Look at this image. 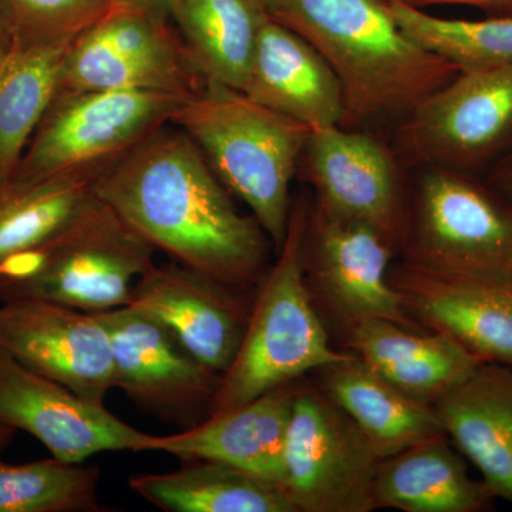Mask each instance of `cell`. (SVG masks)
Here are the masks:
<instances>
[{
    "label": "cell",
    "instance_id": "cell-1",
    "mask_svg": "<svg viewBox=\"0 0 512 512\" xmlns=\"http://www.w3.org/2000/svg\"><path fill=\"white\" fill-rule=\"evenodd\" d=\"M93 190L180 264L238 289L259 285L268 271L264 228L235 208L200 147L174 124L107 168Z\"/></svg>",
    "mask_w": 512,
    "mask_h": 512
},
{
    "label": "cell",
    "instance_id": "cell-2",
    "mask_svg": "<svg viewBox=\"0 0 512 512\" xmlns=\"http://www.w3.org/2000/svg\"><path fill=\"white\" fill-rule=\"evenodd\" d=\"M269 16L323 56L345 93L348 121L409 113L460 69L396 22L389 0H262Z\"/></svg>",
    "mask_w": 512,
    "mask_h": 512
},
{
    "label": "cell",
    "instance_id": "cell-3",
    "mask_svg": "<svg viewBox=\"0 0 512 512\" xmlns=\"http://www.w3.org/2000/svg\"><path fill=\"white\" fill-rule=\"evenodd\" d=\"M170 123L200 147L279 251L291 218L292 180L311 130L239 90L207 82L180 104Z\"/></svg>",
    "mask_w": 512,
    "mask_h": 512
},
{
    "label": "cell",
    "instance_id": "cell-4",
    "mask_svg": "<svg viewBox=\"0 0 512 512\" xmlns=\"http://www.w3.org/2000/svg\"><path fill=\"white\" fill-rule=\"evenodd\" d=\"M308 212L309 204L292 205L284 244L259 282L244 339L222 373L210 416L353 355L333 348L306 284L303 239Z\"/></svg>",
    "mask_w": 512,
    "mask_h": 512
},
{
    "label": "cell",
    "instance_id": "cell-5",
    "mask_svg": "<svg viewBox=\"0 0 512 512\" xmlns=\"http://www.w3.org/2000/svg\"><path fill=\"white\" fill-rule=\"evenodd\" d=\"M157 249L97 197L45 244L0 264V302L37 299L89 313L130 305Z\"/></svg>",
    "mask_w": 512,
    "mask_h": 512
},
{
    "label": "cell",
    "instance_id": "cell-6",
    "mask_svg": "<svg viewBox=\"0 0 512 512\" xmlns=\"http://www.w3.org/2000/svg\"><path fill=\"white\" fill-rule=\"evenodd\" d=\"M399 245L427 271L512 284V197L476 173L426 165Z\"/></svg>",
    "mask_w": 512,
    "mask_h": 512
},
{
    "label": "cell",
    "instance_id": "cell-7",
    "mask_svg": "<svg viewBox=\"0 0 512 512\" xmlns=\"http://www.w3.org/2000/svg\"><path fill=\"white\" fill-rule=\"evenodd\" d=\"M185 96L144 90L56 94L10 183L90 177L116 164L170 123Z\"/></svg>",
    "mask_w": 512,
    "mask_h": 512
},
{
    "label": "cell",
    "instance_id": "cell-8",
    "mask_svg": "<svg viewBox=\"0 0 512 512\" xmlns=\"http://www.w3.org/2000/svg\"><path fill=\"white\" fill-rule=\"evenodd\" d=\"M204 84L168 13L137 2L114 9L70 43L59 93L144 90L190 97Z\"/></svg>",
    "mask_w": 512,
    "mask_h": 512
},
{
    "label": "cell",
    "instance_id": "cell-9",
    "mask_svg": "<svg viewBox=\"0 0 512 512\" xmlns=\"http://www.w3.org/2000/svg\"><path fill=\"white\" fill-rule=\"evenodd\" d=\"M380 460L365 434L322 390L299 382L282 481L296 512L376 510Z\"/></svg>",
    "mask_w": 512,
    "mask_h": 512
},
{
    "label": "cell",
    "instance_id": "cell-10",
    "mask_svg": "<svg viewBox=\"0 0 512 512\" xmlns=\"http://www.w3.org/2000/svg\"><path fill=\"white\" fill-rule=\"evenodd\" d=\"M406 117L400 138L414 160L490 170L512 150V63L460 70Z\"/></svg>",
    "mask_w": 512,
    "mask_h": 512
},
{
    "label": "cell",
    "instance_id": "cell-11",
    "mask_svg": "<svg viewBox=\"0 0 512 512\" xmlns=\"http://www.w3.org/2000/svg\"><path fill=\"white\" fill-rule=\"evenodd\" d=\"M396 248L392 239L370 225L309 205L303 239L306 284L313 302L319 299L345 333L372 319L421 330L390 284Z\"/></svg>",
    "mask_w": 512,
    "mask_h": 512
},
{
    "label": "cell",
    "instance_id": "cell-12",
    "mask_svg": "<svg viewBox=\"0 0 512 512\" xmlns=\"http://www.w3.org/2000/svg\"><path fill=\"white\" fill-rule=\"evenodd\" d=\"M110 336L114 389L151 412L170 419L210 416L220 389V373L201 363L170 329L148 313L127 305L96 313Z\"/></svg>",
    "mask_w": 512,
    "mask_h": 512
},
{
    "label": "cell",
    "instance_id": "cell-13",
    "mask_svg": "<svg viewBox=\"0 0 512 512\" xmlns=\"http://www.w3.org/2000/svg\"><path fill=\"white\" fill-rule=\"evenodd\" d=\"M0 349L96 406L114 389L113 348L96 313L37 299L2 302Z\"/></svg>",
    "mask_w": 512,
    "mask_h": 512
},
{
    "label": "cell",
    "instance_id": "cell-14",
    "mask_svg": "<svg viewBox=\"0 0 512 512\" xmlns=\"http://www.w3.org/2000/svg\"><path fill=\"white\" fill-rule=\"evenodd\" d=\"M0 423L26 431L53 457L69 463H84L106 451H148L154 439L2 349Z\"/></svg>",
    "mask_w": 512,
    "mask_h": 512
},
{
    "label": "cell",
    "instance_id": "cell-15",
    "mask_svg": "<svg viewBox=\"0 0 512 512\" xmlns=\"http://www.w3.org/2000/svg\"><path fill=\"white\" fill-rule=\"evenodd\" d=\"M301 163L315 191L313 205L370 225L399 245L406 197L399 167L382 141L345 126L316 128Z\"/></svg>",
    "mask_w": 512,
    "mask_h": 512
},
{
    "label": "cell",
    "instance_id": "cell-16",
    "mask_svg": "<svg viewBox=\"0 0 512 512\" xmlns=\"http://www.w3.org/2000/svg\"><path fill=\"white\" fill-rule=\"evenodd\" d=\"M238 291L173 261L154 264L138 279L130 305L160 320L201 363L222 375L237 356L252 308Z\"/></svg>",
    "mask_w": 512,
    "mask_h": 512
},
{
    "label": "cell",
    "instance_id": "cell-17",
    "mask_svg": "<svg viewBox=\"0 0 512 512\" xmlns=\"http://www.w3.org/2000/svg\"><path fill=\"white\" fill-rule=\"evenodd\" d=\"M390 284L416 325L443 333L483 363L512 366V284L436 274L402 262Z\"/></svg>",
    "mask_w": 512,
    "mask_h": 512
},
{
    "label": "cell",
    "instance_id": "cell-18",
    "mask_svg": "<svg viewBox=\"0 0 512 512\" xmlns=\"http://www.w3.org/2000/svg\"><path fill=\"white\" fill-rule=\"evenodd\" d=\"M241 92L309 130L348 121L345 93L332 67L308 40L269 15Z\"/></svg>",
    "mask_w": 512,
    "mask_h": 512
},
{
    "label": "cell",
    "instance_id": "cell-19",
    "mask_svg": "<svg viewBox=\"0 0 512 512\" xmlns=\"http://www.w3.org/2000/svg\"><path fill=\"white\" fill-rule=\"evenodd\" d=\"M299 382L211 414L181 433L154 436L148 451H163L184 461H220L282 488L286 434Z\"/></svg>",
    "mask_w": 512,
    "mask_h": 512
},
{
    "label": "cell",
    "instance_id": "cell-20",
    "mask_svg": "<svg viewBox=\"0 0 512 512\" xmlns=\"http://www.w3.org/2000/svg\"><path fill=\"white\" fill-rule=\"evenodd\" d=\"M434 409L495 500L512 504V366L480 363Z\"/></svg>",
    "mask_w": 512,
    "mask_h": 512
},
{
    "label": "cell",
    "instance_id": "cell-21",
    "mask_svg": "<svg viewBox=\"0 0 512 512\" xmlns=\"http://www.w3.org/2000/svg\"><path fill=\"white\" fill-rule=\"evenodd\" d=\"M346 342L377 375L433 407L483 363L443 333H424L393 320L359 323L346 332Z\"/></svg>",
    "mask_w": 512,
    "mask_h": 512
},
{
    "label": "cell",
    "instance_id": "cell-22",
    "mask_svg": "<svg viewBox=\"0 0 512 512\" xmlns=\"http://www.w3.org/2000/svg\"><path fill=\"white\" fill-rule=\"evenodd\" d=\"M494 500L484 481L468 473L446 433L384 457L377 467L376 510L483 512Z\"/></svg>",
    "mask_w": 512,
    "mask_h": 512
},
{
    "label": "cell",
    "instance_id": "cell-23",
    "mask_svg": "<svg viewBox=\"0 0 512 512\" xmlns=\"http://www.w3.org/2000/svg\"><path fill=\"white\" fill-rule=\"evenodd\" d=\"M318 373L320 390L359 427L380 458L444 433L433 406L400 392L355 355Z\"/></svg>",
    "mask_w": 512,
    "mask_h": 512
},
{
    "label": "cell",
    "instance_id": "cell-24",
    "mask_svg": "<svg viewBox=\"0 0 512 512\" xmlns=\"http://www.w3.org/2000/svg\"><path fill=\"white\" fill-rule=\"evenodd\" d=\"M168 18L207 83L241 92L268 18L262 0H173Z\"/></svg>",
    "mask_w": 512,
    "mask_h": 512
},
{
    "label": "cell",
    "instance_id": "cell-25",
    "mask_svg": "<svg viewBox=\"0 0 512 512\" xmlns=\"http://www.w3.org/2000/svg\"><path fill=\"white\" fill-rule=\"evenodd\" d=\"M128 485L165 512H296L279 485L220 461H185L180 470L134 476Z\"/></svg>",
    "mask_w": 512,
    "mask_h": 512
},
{
    "label": "cell",
    "instance_id": "cell-26",
    "mask_svg": "<svg viewBox=\"0 0 512 512\" xmlns=\"http://www.w3.org/2000/svg\"><path fill=\"white\" fill-rule=\"evenodd\" d=\"M69 46H10L0 55V188L12 180L30 138L59 93Z\"/></svg>",
    "mask_w": 512,
    "mask_h": 512
},
{
    "label": "cell",
    "instance_id": "cell-27",
    "mask_svg": "<svg viewBox=\"0 0 512 512\" xmlns=\"http://www.w3.org/2000/svg\"><path fill=\"white\" fill-rule=\"evenodd\" d=\"M94 181L53 177L0 188V264L62 231L94 197Z\"/></svg>",
    "mask_w": 512,
    "mask_h": 512
},
{
    "label": "cell",
    "instance_id": "cell-28",
    "mask_svg": "<svg viewBox=\"0 0 512 512\" xmlns=\"http://www.w3.org/2000/svg\"><path fill=\"white\" fill-rule=\"evenodd\" d=\"M389 8L407 35L460 70L512 63V16L439 18L403 0H389Z\"/></svg>",
    "mask_w": 512,
    "mask_h": 512
},
{
    "label": "cell",
    "instance_id": "cell-29",
    "mask_svg": "<svg viewBox=\"0 0 512 512\" xmlns=\"http://www.w3.org/2000/svg\"><path fill=\"white\" fill-rule=\"evenodd\" d=\"M100 470L53 457L0 460V512H101Z\"/></svg>",
    "mask_w": 512,
    "mask_h": 512
},
{
    "label": "cell",
    "instance_id": "cell-30",
    "mask_svg": "<svg viewBox=\"0 0 512 512\" xmlns=\"http://www.w3.org/2000/svg\"><path fill=\"white\" fill-rule=\"evenodd\" d=\"M137 2L151 3L150 0H0V9L10 46H69L114 9Z\"/></svg>",
    "mask_w": 512,
    "mask_h": 512
},
{
    "label": "cell",
    "instance_id": "cell-31",
    "mask_svg": "<svg viewBox=\"0 0 512 512\" xmlns=\"http://www.w3.org/2000/svg\"><path fill=\"white\" fill-rule=\"evenodd\" d=\"M414 8L433 6H470L483 10L488 16H512V0H403Z\"/></svg>",
    "mask_w": 512,
    "mask_h": 512
},
{
    "label": "cell",
    "instance_id": "cell-32",
    "mask_svg": "<svg viewBox=\"0 0 512 512\" xmlns=\"http://www.w3.org/2000/svg\"><path fill=\"white\" fill-rule=\"evenodd\" d=\"M493 187L512 197V150L488 170L485 178Z\"/></svg>",
    "mask_w": 512,
    "mask_h": 512
},
{
    "label": "cell",
    "instance_id": "cell-33",
    "mask_svg": "<svg viewBox=\"0 0 512 512\" xmlns=\"http://www.w3.org/2000/svg\"><path fill=\"white\" fill-rule=\"evenodd\" d=\"M15 433V429L0 423V451L5 450V448L8 447L10 443H12L13 437H15Z\"/></svg>",
    "mask_w": 512,
    "mask_h": 512
},
{
    "label": "cell",
    "instance_id": "cell-34",
    "mask_svg": "<svg viewBox=\"0 0 512 512\" xmlns=\"http://www.w3.org/2000/svg\"><path fill=\"white\" fill-rule=\"evenodd\" d=\"M10 47L8 29H6L5 19H3L2 9H0V55L6 52Z\"/></svg>",
    "mask_w": 512,
    "mask_h": 512
},
{
    "label": "cell",
    "instance_id": "cell-35",
    "mask_svg": "<svg viewBox=\"0 0 512 512\" xmlns=\"http://www.w3.org/2000/svg\"><path fill=\"white\" fill-rule=\"evenodd\" d=\"M150 2L153 3V5H156L157 8L163 9L164 12H167L168 6L171 5L173 0H150Z\"/></svg>",
    "mask_w": 512,
    "mask_h": 512
}]
</instances>
